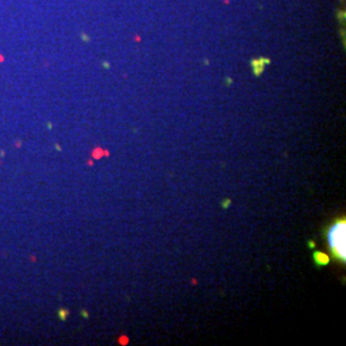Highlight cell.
<instances>
[{"label":"cell","instance_id":"obj_1","mask_svg":"<svg viewBox=\"0 0 346 346\" xmlns=\"http://www.w3.org/2000/svg\"><path fill=\"white\" fill-rule=\"evenodd\" d=\"M327 242L333 258L345 263L346 260V221L337 219L327 229Z\"/></svg>","mask_w":346,"mask_h":346},{"label":"cell","instance_id":"obj_2","mask_svg":"<svg viewBox=\"0 0 346 346\" xmlns=\"http://www.w3.org/2000/svg\"><path fill=\"white\" fill-rule=\"evenodd\" d=\"M271 60L268 58H259V59H254L251 60V68H253V72L255 76H260L261 72L264 69V66L269 64Z\"/></svg>","mask_w":346,"mask_h":346},{"label":"cell","instance_id":"obj_3","mask_svg":"<svg viewBox=\"0 0 346 346\" xmlns=\"http://www.w3.org/2000/svg\"><path fill=\"white\" fill-rule=\"evenodd\" d=\"M313 260L318 267H323V266H327V264L331 261V258L328 257L327 254L321 253V251H314L313 253Z\"/></svg>","mask_w":346,"mask_h":346},{"label":"cell","instance_id":"obj_4","mask_svg":"<svg viewBox=\"0 0 346 346\" xmlns=\"http://www.w3.org/2000/svg\"><path fill=\"white\" fill-rule=\"evenodd\" d=\"M67 315H68V310L67 309H59L58 310V317H59L60 321H66Z\"/></svg>","mask_w":346,"mask_h":346},{"label":"cell","instance_id":"obj_5","mask_svg":"<svg viewBox=\"0 0 346 346\" xmlns=\"http://www.w3.org/2000/svg\"><path fill=\"white\" fill-rule=\"evenodd\" d=\"M229 205H231V200H229V199H224L222 201V208L223 209H227Z\"/></svg>","mask_w":346,"mask_h":346},{"label":"cell","instance_id":"obj_6","mask_svg":"<svg viewBox=\"0 0 346 346\" xmlns=\"http://www.w3.org/2000/svg\"><path fill=\"white\" fill-rule=\"evenodd\" d=\"M81 315H82L83 318H89V314H87V312H85V310H82V312H81Z\"/></svg>","mask_w":346,"mask_h":346},{"label":"cell","instance_id":"obj_7","mask_svg":"<svg viewBox=\"0 0 346 346\" xmlns=\"http://www.w3.org/2000/svg\"><path fill=\"white\" fill-rule=\"evenodd\" d=\"M81 38H82V40H85V41H89V36H87V35H85V34L81 35Z\"/></svg>","mask_w":346,"mask_h":346},{"label":"cell","instance_id":"obj_8","mask_svg":"<svg viewBox=\"0 0 346 346\" xmlns=\"http://www.w3.org/2000/svg\"><path fill=\"white\" fill-rule=\"evenodd\" d=\"M308 246H309V247H312V249H314V247H315V244H314L313 241H309V242H308Z\"/></svg>","mask_w":346,"mask_h":346},{"label":"cell","instance_id":"obj_9","mask_svg":"<svg viewBox=\"0 0 346 346\" xmlns=\"http://www.w3.org/2000/svg\"><path fill=\"white\" fill-rule=\"evenodd\" d=\"M103 66H104V68H109V63H106V62L103 63Z\"/></svg>","mask_w":346,"mask_h":346},{"label":"cell","instance_id":"obj_10","mask_svg":"<svg viewBox=\"0 0 346 346\" xmlns=\"http://www.w3.org/2000/svg\"><path fill=\"white\" fill-rule=\"evenodd\" d=\"M48 128H49V130H50V128H53V124H51V123H48Z\"/></svg>","mask_w":346,"mask_h":346},{"label":"cell","instance_id":"obj_11","mask_svg":"<svg viewBox=\"0 0 346 346\" xmlns=\"http://www.w3.org/2000/svg\"><path fill=\"white\" fill-rule=\"evenodd\" d=\"M226 81H227V83H231V82H232V80H231V78H227Z\"/></svg>","mask_w":346,"mask_h":346}]
</instances>
